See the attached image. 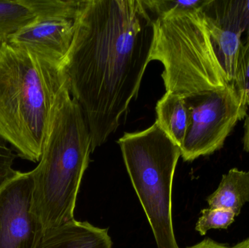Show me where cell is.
<instances>
[{
    "label": "cell",
    "instance_id": "6da1fadb",
    "mask_svg": "<svg viewBox=\"0 0 249 248\" xmlns=\"http://www.w3.org/2000/svg\"><path fill=\"white\" fill-rule=\"evenodd\" d=\"M155 18L142 0H83L64 61L92 151L118 130L150 62Z\"/></svg>",
    "mask_w": 249,
    "mask_h": 248
},
{
    "label": "cell",
    "instance_id": "7a4b0ae2",
    "mask_svg": "<svg viewBox=\"0 0 249 248\" xmlns=\"http://www.w3.org/2000/svg\"><path fill=\"white\" fill-rule=\"evenodd\" d=\"M67 81L62 61L0 43V140L18 157L39 163L53 108Z\"/></svg>",
    "mask_w": 249,
    "mask_h": 248
},
{
    "label": "cell",
    "instance_id": "3957f363",
    "mask_svg": "<svg viewBox=\"0 0 249 248\" xmlns=\"http://www.w3.org/2000/svg\"><path fill=\"white\" fill-rule=\"evenodd\" d=\"M91 153L87 122L67 81L53 108L39 164L31 171V211L44 232L74 219L77 195Z\"/></svg>",
    "mask_w": 249,
    "mask_h": 248
},
{
    "label": "cell",
    "instance_id": "277c9868",
    "mask_svg": "<svg viewBox=\"0 0 249 248\" xmlns=\"http://www.w3.org/2000/svg\"><path fill=\"white\" fill-rule=\"evenodd\" d=\"M201 9H174L155 19L150 61L163 66L166 92L185 99L231 83Z\"/></svg>",
    "mask_w": 249,
    "mask_h": 248
},
{
    "label": "cell",
    "instance_id": "5b68a950",
    "mask_svg": "<svg viewBox=\"0 0 249 248\" xmlns=\"http://www.w3.org/2000/svg\"><path fill=\"white\" fill-rule=\"evenodd\" d=\"M158 248H179L172 221V186L181 149L155 122L118 141Z\"/></svg>",
    "mask_w": 249,
    "mask_h": 248
},
{
    "label": "cell",
    "instance_id": "8992f818",
    "mask_svg": "<svg viewBox=\"0 0 249 248\" xmlns=\"http://www.w3.org/2000/svg\"><path fill=\"white\" fill-rule=\"evenodd\" d=\"M186 100L190 125L181 147V157L185 162L221 149L238 122L248 115L247 100L232 83Z\"/></svg>",
    "mask_w": 249,
    "mask_h": 248
},
{
    "label": "cell",
    "instance_id": "52a82bcc",
    "mask_svg": "<svg viewBox=\"0 0 249 248\" xmlns=\"http://www.w3.org/2000/svg\"><path fill=\"white\" fill-rule=\"evenodd\" d=\"M32 172L16 170L0 183V248H36L42 226L32 214Z\"/></svg>",
    "mask_w": 249,
    "mask_h": 248
},
{
    "label": "cell",
    "instance_id": "ba28073f",
    "mask_svg": "<svg viewBox=\"0 0 249 248\" xmlns=\"http://www.w3.org/2000/svg\"><path fill=\"white\" fill-rule=\"evenodd\" d=\"M201 10L219 62L230 83L234 84L245 33L238 0H206Z\"/></svg>",
    "mask_w": 249,
    "mask_h": 248
},
{
    "label": "cell",
    "instance_id": "9c48e42d",
    "mask_svg": "<svg viewBox=\"0 0 249 248\" xmlns=\"http://www.w3.org/2000/svg\"><path fill=\"white\" fill-rule=\"evenodd\" d=\"M76 17L62 15L39 19L15 33L8 42L64 62L72 42Z\"/></svg>",
    "mask_w": 249,
    "mask_h": 248
},
{
    "label": "cell",
    "instance_id": "30bf717a",
    "mask_svg": "<svg viewBox=\"0 0 249 248\" xmlns=\"http://www.w3.org/2000/svg\"><path fill=\"white\" fill-rule=\"evenodd\" d=\"M81 1L0 0V43L8 42L20 29L53 16H77Z\"/></svg>",
    "mask_w": 249,
    "mask_h": 248
},
{
    "label": "cell",
    "instance_id": "8fae6325",
    "mask_svg": "<svg viewBox=\"0 0 249 248\" xmlns=\"http://www.w3.org/2000/svg\"><path fill=\"white\" fill-rule=\"evenodd\" d=\"M112 246L107 229L74 219L44 232L36 248H112Z\"/></svg>",
    "mask_w": 249,
    "mask_h": 248
},
{
    "label": "cell",
    "instance_id": "7c38bea8",
    "mask_svg": "<svg viewBox=\"0 0 249 248\" xmlns=\"http://www.w3.org/2000/svg\"><path fill=\"white\" fill-rule=\"evenodd\" d=\"M156 122L181 149L190 125V111L185 98L165 92L156 105Z\"/></svg>",
    "mask_w": 249,
    "mask_h": 248
},
{
    "label": "cell",
    "instance_id": "4fadbf2b",
    "mask_svg": "<svg viewBox=\"0 0 249 248\" xmlns=\"http://www.w3.org/2000/svg\"><path fill=\"white\" fill-rule=\"evenodd\" d=\"M209 208L232 211L238 215L249 202V170L232 168L222 176L216 190L207 198Z\"/></svg>",
    "mask_w": 249,
    "mask_h": 248
},
{
    "label": "cell",
    "instance_id": "5bb4252c",
    "mask_svg": "<svg viewBox=\"0 0 249 248\" xmlns=\"http://www.w3.org/2000/svg\"><path fill=\"white\" fill-rule=\"evenodd\" d=\"M233 212L221 208L202 210L201 216L196 224V230L200 235H206L211 230H227L235 221Z\"/></svg>",
    "mask_w": 249,
    "mask_h": 248
},
{
    "label": "cell",
    "instance_id": "9a60e30c",
    "mask_svg": "<svg viewBox=\"0 0 249 248\" xmlns=\"http://www.w3.org/2000/svg\"><path fill=\"white\" fill-rule=\"evenodd\" d=\"M206 0L194 1H177V0H142L145 7L151 13L152 17H157L174 9L195 10L201 9Z\"/></svg>",
    "mask_w": 249,
    "mask_h": 248
},
{
    "label": "cell",
    "instance_id": "2e32d148",
    "mask_svg": "<svg viewBox=\"0 0 249 248\" xmlns=\"http://www.w3.org/2000/svg\"><path fill=\"white\" fill-rule=\"evenodd\" d=\"M234 84L245 98L249 107V36L243 42L240 52L238 74Z\"/></svg>",
    "mask_w": 249,
    "mask_h": 248
},
{
    "label": "cell",
    "instance_id": "e0dca14e",
    "mask_svg": "<svg viewBox=\"0 0 249 248\" xmlns=\"http://www.w3.org/2000/svg\"><path fill=\"white\" fill-rule=\"evenodd\" d=\"M238 6L243 27L247 37L249 36V0H238Z\"/></svg>",
    "mask_w": 249,
    "mask_h": 248
},
{
    "label": "cell",
    "instance_id": "ac0fdd59",
    "mask_svg": "<svg viewBox=\"0 0 249 248\" xmlns=\"http://www.w3.org/2000/svg\"><path fill=\"white\" fill-rule=\"evenodd\" d=\"M228 246L225 245L221 244V243H217L212 239H205L203 241L195 246H191L187 248H230Z\"/></svg>",
    "mask_w": 249,
    "mask_h": 248
},
{
    "label": "cell",
    "instance_id": "d6986e66",
    "mask_svg": "<svg viewBox=\"0 0 249 248\" xmlns=\"http://www.w3.org/2000/svg\"><path fill=\"white\" fill-rule=\"evenodd\" d=\"M243 145H244V151L249 152V113L244 119Z\"/></svg>",
    "mask_w": 249,
    "mask_h": 248
},
{
    "label": "cell",
    "instance_id": "ffe728a7",
    "mask_svg": "<svg viewBox=\"0 0 249 248\" xmlns=\"http://www.w3.org/2000/svg\"><path fill=\"white\" fill-rule=\"evenodd\" d=\"M230 248H249V237L244 240V241L241 242V243L234 246L233 247Z\"/></svg>",
    "mask_w": 249,
    "mask_h": 248
}]
</instances>
